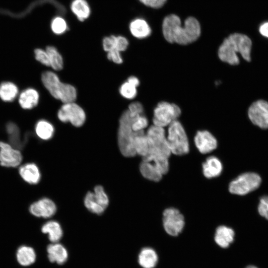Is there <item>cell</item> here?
I'll list each match as a JSON object with an SVG mask.
<instances>
[{
	"mask_svg": "<svg viewBox=\"0 0 268 268\" xmlns=\"http://www.w3.org/2000/svg\"><path fill=\"white\" fill-rule=\"evenodd\" d=\"M129 28L131 34L138 39L145 38L151 33L150 27L147 22L142 18L133 20L130 24Z\"/></svg>",
	"mask_w": 268,
	"mask_h": 268,
	"instance_id": "22",
	"label": "cell"
},
{
	"mask_svg": "<svg viewBox=\"0 0 268 268\" xmlns=\"http://www.w3.org/2000/svg\"><path fill=\"white\" fill-rule=\"evenodd\" d=\"M6 131L8 135L10 144L15 148L19 149L23 147L24 141L22 140L19 127L12 122L7 123Z\"/></svg>",
	"mask_w": 268,
	"mask_h": 268,
	"instance_id": "25",
	"label": "cell"
},
{
	"mask_svg": "<svg viewBox=\"0 0 268 268\" xmlns=\"http://www.w3.org/2000/svg\"><path fill=\"white\" fill-rule=\"evenodd\" d=\"M102 45L103 49L107 52L115 49L116 36L111 35L105 37L103 39Z\"/></svg>",
	"mask_w": 268,
	"mask_h": 268,
	"instance_id": "39",
	"label": "cell"
},
{
	"mask_svg": "<svg viewBox=\"0 0 268 268\" xmlns=\"http://www.w3.org/2000/svg\"><path fill=\"white\" fill-rule=\"evenodd\" d=\"M162 32L165 39L170 43L186 45L196 41L200 37L201 27L195 17H188L181 26L180 17L171 14L166 16L162 23Z\"/></svg>",
	"mask_w": 268,
	"mask_h": 268,
	"instance_id": "1",
	"label": "cell"
},
{
	"mask_svg": "<svg viewBox=\"0 0 268 268\" xmlns=\"http://www.w3.org/2000/svg\"><path fill=\"white\" fill-rule=\"evenodd\" d=\"M181 114V109L176 104L167 101L160 102L153 111V125L164 128L177 120Z\"/></svg>",
	"mask_w": 268,
	"mask_h": 268,
	"instance_id": "7",
	"label": "cell"
},
{
	"mask_svg": "<svg viewBox=\"0 0 268 268\" xmlns=\"http://www.w3.org/2000/svg\"><path fill=\"white\" fill-rule=\"evenodd\" d=\"M134 146L136 155L143 158L149 151L148 139L144 131L137 132L134 139Z\"/></svg>",
	"mask_w": 268,
	"mask_h": 268,
	"instance_id": "26",
	"label": "cell"
},
{
	"mask_svg": "<svg viewBox=\"0 0 268 268\" xmlns=\"http://www.w3.org/2000/svg\"><path fill=\"white\" fill-rule=\"evenodd\" d=\"M196 147L201 154H207L217 147V141L214 136L206 130L199 131L194 137Z\"/></svg>",
	"mask_w": 268,
	"mask_h": 268,
	"instance_id": "14",
	"label": "cell"
},
{
	"mask_svg": "<svg viewBox=\"0 0 268 268\" xmlns=\"http://www.w3.org/2000/svg\"><path fill=\"white\" fill-rule=\"evenodd\" d=\"M47 251L49 261L58 265L65 263L68 259V252L65 247L58 243H52L47 246Z\"/></svg>",
	"mask_w": 268,
	"mask_h": 268,
	"instance_id": "16",
	"label": "cell"
},
{
	"mask_svg": "<svg viewBox=\"0 0 268 268\" xmlns=\"http://www.w3.org/2000/svg\"><path fill=\"white\" fill-rule=\"evenodd\" d=\"M259 31L263 36L268 38V22L262 23L259 27Z\"/></svg>",
	"mask_w": 268,
	"mask_h": 268,
	"instance_id": "43",
	"label": "cell"
},
{
	"mask_svg": "<svg viewBox=\"0 0 268 268\" xmlns=\"http://www.w3.org/2000/svg\"><path fill=\"white\" fill-rule=\"evenodd\" d=\"M139 170L143 177L153 182H158L163 174L152 162L142 159L139 165Z\"/></svg>",
	"mask_w": 268,
	"mask_h": 268,
	"instance_id": "21",
	"label": "cell"
},
{
	"mask_svg": "<svg viewBox=\"0 0 268 268\" xmlns=\"http://www.w3.org/2000/svg\"><path fill=\"white\" fill-rule=\"evenodd\" d=\"M58 118L63 123L70 122L73 126H82L86 120L83 109L74 102L64 103L58 112Z\"/></svg>",
	"mask_w": 268,
	"mask_h": 268,
	"instance_id": "9",
	"label": "cell"
},
{
	"mask_svg": "<svg viewBox=\"0 0 268 268\" xmlns=\"http://www.w3.org/2000/svg\"><path fill=\"white\" fill-rule=\"evenodd\" d=\"M248 115L251 122L262 129L268 128V102L258 100L253 102L248 110Z\"/></svg>",
	"mask_w": 268,
	"mask_h": 268,
	"instance_id": "11",
	"label": "cell"
},
{
	"mask_svg": "<svg viewBox=\"0 0 268 268\" xmlns=\"http://www.w3.org/2000/svg\"><path fill=\"white\" fill-rule=\"evenodd\" d=\"M137 259L142 268H154L158 263V257L153 249L144 247L140 251Z\"/></svg>",
	"mask_w": 268,
	"mask_h": 268,
	"instance_id": "20",
	"label": "cell"
},
{
	"mask_svg": "<svg viewBox=\"0 0 268 268\" xmlns=\"http://www.w3.org/2000/svg\"><path fill=\"white\" fill-rule=\"evenodd\" d=\"M18 171L22 179L29 184L35 185L40 180V171L35 163H27L23 164L19 167Z\"/></svg>",
	"mask_w": 268,
	"mask_h": 268,
	"instance_id": "17",
	"label": "cell"
},
{
	"mask_svg": "<svg viewBox=\"0 0 268 268\" xmlns=\"http://www.w3.org/2000/svg\"><path fill=\"white\" fill-rule=\"evenodd\" d=\"M41 80L45 88L55 98L63 103L75 100L77 96L75 88L70 84L62 82L54 72L46 71L43 72Z\"/></svg>",
	"mask_w": 268,
	"mask_h": 268,
	"instance_id": "4",
	"label": "cell"
},
{
	"mask_svg": "<svg viewBox=\"0 0 268 268\" xmlns=\"http://www.w3.org/2000/svg\"><path fill=\"white\" fill-rule=\"evenodd\" d=\"M139 1L147 6L159 8L165 4L167 0H139Z\"/></svg>",
	"mask_w": 268,
	"mask_h": 268,
	"instance_id": "42",
	"label": "cell"
},
{
	"mask_svg": "<svg viewBox=\"0 0 268 268\" xmlns=\"http://www.w3.org/2000/svg\"><path fill=\"white\" fill-rule=\"evenodd\" d=\"M52 31L56 34H62L67 29V25L65 20L61 17H55L52 21Z\"/></svg>",
	"mask_w": 268,
	"mask_h": 268,
	"instance_id": "34",
	"label": "cell"
},
{
	"mask_svg": "<svg viewBox=\"0 0 268 268\" xmlns=\"http://www.w3.org/2000/svg\"><path fill=\"white\" fill-rule=\"evenodd\" d=\"M22 160L20 150L10 144L0 141V164L5 167L18 166Z\"/></svg>",
	"mask_w": 268,
	"mask_h": 268,
	"instance_id": "12",
	"label": "cell"
},
{
	"mask_svg": "<svg viewBox=\"0 0 268 268\" xmlns=\"http://www.w3.org/2000/svg\"><path fill=\"white\" fill-rule=\"evenodd\" d=\"M146 135L149 151L142 159L152 162L164 175L169 170V158L171 154L164 128L153 125L148 128Z\"/></svg>",
	"mask_w": 268,
	"mask_h": 268,
	"instance_id": "2",
	"label": "cell"
},
{
	"mask_svg": "<svg viewBox=\"0 0 268 268\" xmlns=\"http://www.w3.org/2000/svg\"><path fill=\"white\" fill-rule=\"evenodd\" d=\"M29 210L31 214L36 217L48 218L55 214L57 206L52 200L44 198L32 203L29 206Z\"/></svg>",
	"mask_w": 268,
	"mask_h": 268,
	"instance_id": "13",
	"label": "cell"
},
{
	"mask_svg": "<svg viewBox=\"0 0 268 268\" xmlns=\"http://www.w3.org/2000/svg\"><path fill=\"white\" fill-rule=\"evenodd\" d=\"M35 131L36 135L43 140L51 139L54 134L55 129L53 125L45 120H40L37 122Z\"/></svg>",
	"mask_w": 268,
	"mask_h": 268,
	"instance_id": "29",
	"label": "cell"
},
{
	"mask_svg": "<svg viewBox=\"0 0 268 268\" xmlns=\"http://www.w3.org/2000/svg\"><path fill=\"white\" fill-rule=\"evenodd\" d=\"M252 42L246 35L234 33L224 39L219 46L218 56L223 62L232 66L239 64L238 53L246 61H251Z\"/></svg>",
	"mask_w": 268,
	"mask_h": 268,
	"instance_id": "3",
	"label": "cell"
},
{
	"mask_svg": "<svg viewBox=\"0 0 268 268\" xmlns=\"http://www.w3.org/2000/svg\"><path fill=\"white\" fill-rule=\"evenodd\" d=\"M235 233L234 230L228 226L220 225L215 232L214 241L218 246L226 248L233 242Z\"/></svg>",
	"mask_w": 268,
	"mask_h": 268,
	"instance_id": "18",
	"label": "cell"
},
{
	"mask_svg": "<svg viewBox=\"0 0 268 268\" xmlns=\"http://www.w3.org/2000/svg\"><path fill=\"white\" fill-rule=\"evenodd\" d=\"M261 181L258 174L253 172L245 173L230 183L228 190L231 194L245 195L258 188Z\"/></svg>",
	"mask_w": 268,
	"mask_h": 268,
	"instance_id": "8",
	"label": "cell"
},
{
	"mask_svg": "<svg viewBox=\"0 0 268 268\" xmlns=\"http://www.w3.org/2000/svg\"><path fill=\"white\" fill-rule=\"evenodd\" d=\"M39 100L38 92L33 88H28L19 94L18 102L24 109H31L37 106Z\"/></svg>",
	"mask_w": 268,
	"mask_h": 268,
	"instance_id": "19",
	"label": "cell"
},
{
	"mask_svg": "<svg viewBox=\"0 0 268 268\" xmlns=\"http://www.w3.org/2000/svg\"><path fill=\"white\" fill-rule=\"evenodd\" d=\"M139 116H131L127 110L120 118L118 133V145L122 154L127 157H134L136 155L134 146V139L137 132L133 131L132 125Z\"/></svg>",
	"mask_w": 268,
	"mask_h": 268,
	"instance_id": "5",
	"label": "cell"
},
{
	"mask_svg": "<svg viewBox=\"0 0 268 268\" xmlns=\"http://www.w3.org/2000/svg\"><path fill=\"white\" fill-rule=\"evenodd\" d=\"M203 176L207 179L217 177L222 173L223 165L220 159L214 156L206 158L202 164Z\"/></svg>",
	"mask_w": 268,
	"mask_h": 268,
	"instance_id": "15",
	"label": "cell"
},
{
	"mask_svg": "<svg viewBox=\"0 0 268 268\" xmlns=\"http://www.w3.org/2000/svg\"><path fill=\"white\" fill-rule=\"evenodd\" d=\"M260 214L268 220V197L264 196L261 198L258 206Z\"/></svg>",
	"mask_w": 268,
	"mask_h": 268,
	"instance_id": "38",
	"label": "cell"
},
{
	"mask_svg": "<svg viewBox=\"0 0 268 268\" xmlns=\"http://www.w3.org/2000/svg\"><path fill=\"white\" fill-rule=\"evenodd\" d=\"M162 222L165 232L172 236H178L185 226L183 214L177 208L169 207L163 212Z\"/></svg>",
	"mask_w": 268,
	"mask_h": 268,
	"instance_id": "10",
	"label": "cell"
},
{
	"mask_svg": "<svg viewBox=\"0 0 268 268\" xmlns=\"http://www.w3.org/2000/svg\"><path fill=\"white\" fill-rule=\"evenodd\" d=\"M119 91L123 97L128 99L134 98L137 94L136 87L127 81L121 85Z\"/></svg>",
	"mask_w": 268,
	"mask_h": 268,
	"instance_id": "33",
	"label": "cell"
},
{
	"mask_svg": "<svg viewBox=\"0 0 268 268\" xmlns=\"http://www.w3.org/2000/svg\"><path fill=\"white\" fill-rule=\"evenodd\" d=\"M41 231L48 235V238L52 243L58 242L63 235L61 225L54 220H50L44 224Z\"/></svg>",
	"mask_w": 268,
	"mask_h": 268,
	"instance_id": "23",
	"label": "cell"
},
{
	"mask_svg": "<svg viewBox=\"0 0 268 268\" xmlns=\"http://www.w3.org/2000/svg\"><path fill=\"white\" fill-rule=\"evenodd\" d=\"M93 193L96 201L106 209L109 204V200L103 187L100 185L96 186L94 189Z\"/></svg>",
	"mask_w": 268,
	"mask_h": 268,
	"instance_id": "32",
	"label": "cell"
},
{
	"mask_svg": "<svg viewBox=\"0 0 268 268\" xmlns=\"http://www.w3.org/2000/svg\"><path fill=\"white\" fill-rule=\"evenodd\" d=\"M46 51L48 54L50 66L55 70H60L63 67V59L57 49L54 46L47 47Z\"/></svg>",
	"mask_w": 268,
	"mask_h": 268,
	"instance_id": "30",
	"label": "cell"
},
{
	"mask_svg": "<svg viewBox=\"0 0 268 268\" xmlns=\"http://www.w3.org/2000/svg\"><path fill=\"white\" fill-rule=\"evenodd\" d=\"M128 110L131 116L135 117L143 114V107L139 102H134L129 105Z\"/></svg>",
	"mask_w": 268,
	"mask_h": 268,
	"instance_id": "37",
	"label": "cell"
},
{
	"mask_svg": "<svg viewBox=\"0 0 268 268\" xmlns=\"http://www.w3.org/2000/svg\"><path fill=\"white\" fill-rule=\"evenodd\" d=\"M72 12L80 21L86 19L90 14V8L85 0H73L70 5Z\"/></svg>",
	"mask_w": 268,
	"mask_h": 268,
	"instance_id": "27",
	"label": "cell"
},
{
	"mask_svg": "<svg viewBox=\"0 0 268 268\" xmlns=\"http://www.w3.org/2000/svg\"><path fill=\"white\" fill-rule=\"evenodd\" d=\"M129 45L128 39L122 36H116V47L115 49L119 51L122 52L125 51Z\"/></svg>",
	"mask_w": 268,
	"mask_h": 268,
	"instance_id": "40",
	"label": "cell"
},
{
	"mask_svg": "<svg viewBox=\"0 0 268 268\" xmlns=\"http://www.w3.org/2000/svg\"><path fill=\"white\" fill-rule=\"evenodd\" d=\"M36 257L35 252L31 247L21 246L17 249V260L22 266H28L32 264L35 261Z\"/></svg>",
	"mask_w": 268,
	"mask_h": 268,
	"instance_id": "24",
	"label": "cell"
},
{
	"mask_svg": "<svg viewBox=\"0 0 268 268\" xmlns=\"http://www.w3.org/2000/svg\"><path fill=\"white\" fill-rule=\"evenodd\" d=\"M166 138L171 154L183 155L190 151L188 138L181 123L177 120L168 126Z\"/></svg>",
	"mask_w": 268,
	"mask_h": 268,
	"instance_id": "6",
	"label": "cell"
},
{
	"mask_svg": "<svg viewBox=\"0 0 268 268\" xmlns=\"http://www.w3.org/2000/svg\"><path fill=\"white\" fill-rule=\"evenodd\" d=\"M127 81L130 83L131 84L134 85L135 87H137L139 84V79L135 76H131L128 79Z\"/></svg>",
	"mask_w": 268,
	"mask_h": 268,
	"instance_id": "44",
	"label": "cell"
},
{
	"mask_svg": "<svg viewBox=\"0 0 268 268\" xmlns=\"http://www.w3.org/2000/svg\"><path fill=\"white\" fill-rule=\"evenodd\" d=\"M245 268H258L254 266H248Z\"/></svg>",
	"mask_w": 268,
	"mask_h": 268,
	"instance_id": "45",
	"label": "cell"
},
{
	"mask_svg": "<svg viewBox=\"0 0 268 268\" xmlns=\"http://www.w3.org/2000/svg\"><path fill=\"white\" fill-rule=\"evenodd\" d=\"M107 57L108 60L116 64H121L123 63V59L121 57L120 52L116 49L108 52Z\"/></svg>",
	"mask_w": 268,
	"mask_h": 268,
	"instance_id": "41",
	"label": "cell"
},
{
	"mask_svg": "<svg viewBox=\"0 0 268 268\" xmlns=\"http://www.w3.org/2000/svg\"><path fill=\"white\" fill-rule=\"evenodd\" d=\"M84 203L86 208L93 213L101 214L105 210L95 201L93 192H88L84 200Z\"/></svg>",
	"mask_w": 268,
	"mask_h": 268,
	"instance_id": "31",
	"label": "cell"
},
{
	"mask_svg": "<svg viewBox=\"0 0 268 268\" xmlns=\"http://www.w3.org/2000/svg\"><path fill=\"white\" fill-rule=\"evenodd\" d=\"M18 88L13 82L4 81L0 84V98L4 102H11L17 96Z\"/></svg>",
	"mask_w": 268,
	"mask_h": 268,
	"instance_id": "28",
	"label": "cell"
},
{
	"mask_svg": "<svg viewBox=\"0 0 268 268\" xmlns=\"http://www.w3.org/2000/svg\"><path fill=\"white\" fill-rule=\"evenodd\" d=\"M35 57L37 61L46 66H50L48 54L46 50L42 49H36L34 51Z\"/></svg>",
	"mask_w": 268,
	"mask_h": 268,
	"instance_id": "36",
	"label": "cell"
},
{
	"mask_svg": "<svg viewBox=\"0 0 268 268\" xmlns=\"http://www.w3.org/2000/svg\"><path fill=\"white\" fill-rule=\"evenodd\" d=\"M148 124V119L142 114L134 121L132 125V129L135 132L142 131L147 127Z\"/></svg>",
	"mask_w": 268,
	"mask_h": 268,
	"instance_id": "35",
	"label": "cell"
}]
</instances>
